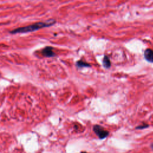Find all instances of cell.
Masks as SVG:
<instances>
[{"label": "cell", "mask_w": 153, "mask_h": 153, "mask_svg": "<svg viewBox=\"0 0 153 153\" xmlns=\"http://www.w3.org/2000/svg\"><path fill=\"white\" fill-rule=\"evenodd\" d=\"M55 23H56V21L54 19H50L46 22H39L26 26L16 28L15 29H13V30H11L10 33L11 34H15V33H21L31 32L43 27L51 26L53 25Z\"/></svg>", "instance_id": "obj_1"}, {"label": "cell", "mask_w": 153, "mask_h": 153, "mask_svg": "<svg viewBox=\"0 0 153 153\" xmlns=\"http://www.w3.org/2000/svg\"><path fill=\"white\" fill-rule=\"evenodd\" d=\"M93 130L100 139H103L106 138L109 134V133L102 126L98 124L94 125Z\"/></svg>", "instance_id": "obj_2"}, {"label": "cell", "mask_w": 153, "mask_h": 153, "mask_svg": "<svg viewBox=\"0 0 153 153\" xmlns=\"http://www.w3.org/2000/svg\"><path fill=\"white\" fill-rule=\"evenodd\" d=\"M53 47L48 46L45 47L42 50V54L44 56L47 57H51L56 56V54L53 50Z\"/></svg>", "instance_id": "obj_3"}, {"label": "cell", "mask_w": 153, "mask_h": 153, "mask_svg": "<svg viewBox=\"0 0 153 153\" xmlns=\"http://www.w3.org/2000/svg\"><path fill=\"white\" fill-rule=\"evenodd\" d=\"M145 59L149 62L153 63V50L150 48H147L144 52Z\"/></svg>", "instance_id": "obj_4"}, {"label": "cell", "mask_w": 153, "mask_h": 153, "mask_svg": "<svg viewBox=\"0 0 153 153\" xmlns=\"http://www.w3.org/2000/svg\"><path fill=\"white\" fill-rule=\"evenodd\" d=\"M76 66L78 68H90L91 67V65L87 63V62H84L83 60H78L76 62Z\"/></svg>", "instance_id": "obj_5"}, {"label": "cell", "mask_w": 153, "mask_h": 153, "mask_svg": "<svg viewBox=\"0 0 153 153\" xmlns=\"http://www.w3.org/2000/svg\"><path fill=\"white\" fill-rule=\"evenodd\" d=\"M102 63H103V65L104 68H105L106 69H109L111 66V62L109 57L107 56H105L103 57Z\"/></svg>", "instance_id": "obj_6"}, {"label": "cell", "mask_w": 153, "mask_h": 153, "mask_svg": "<svg viewBox=\"0 0 153 153\" xmlns=\"http://www.w3.org/2000/svg\"><path fill=\"white\" fill-rule=\"evenodd\" d=\"M148 127H149L148 124L143 123L142 125H139V126H137V127H136V129H137V130H142V129H144V128H148Z\"/></svg>", "instance_id": "obj_7"}, {"label": "cell", "mask_w": 153, "mask_h": 153, "mask_svg": "<svg viewBox=\"0 0 153 153\" xmlns=\"http://www.w3.org/2000/svg\"><path fill=\"white\" fill-rule=\"evenodd\" d=\"M150 147H151V149L153 151V143H151V145H150Z\"/></svg>", "instance_id": "obj_8"}, {"label": "cell", "mask_w": 153, "mask_h": 153, "mask_svg": "<svg viewBox=\"0 0 153 153\" xmlns=\"http://www.w3.org/2000/svg\"><path fill=\"white\" fill-rule=\"evenodd\" d=\"M81 153H88V152H85V151H83V152H81Z\"/></svg>", "instance_id": "obj_9"}]
</instances>
